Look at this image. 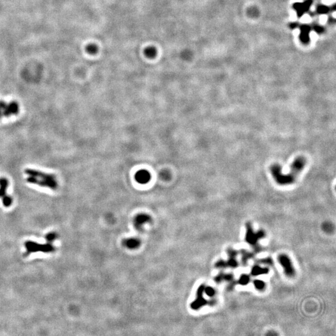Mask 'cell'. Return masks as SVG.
Here are the masks:
<instances>
[{
  "label": "cell",
  "instance_id": "1",
  "mask_svg": "<svg viewBox=\"0 0 336 336\" xmlns=\"http://www.w3.org/2000/svg\"><path fill=\"white\" fill-rule=\"evenodd\" d=\"M306 163V159L299 156L295 159L292 164L289 173L283 174L282 167L278 164L272 165L270 167V171L274 179L278 184L281 185H287L294 183L298 174L304 169Z\"/></svg>",
  "mask_w": 336,
  "mask_h": 336
},
{
  "label": "cell",
  "instance_id": "2",
  "mask_svg": "<svg viewBox=\"0 0 336 336\" xmlns=\"http://www.w3.org/2000/svg\"><path fill=\"white\" fill-rule=\"evenodd\" d=\"M25 247L26 249V252L25 253L26 256L38 251L44 252V253H51L55 251V247L51 243L39 244L32 241H26L25 243Z\"/></svg>",
  "mask_w": 336,
  "mask_h": 336
},
{
  "label": "cell",
  "instance_id": "3",
  "mask_svg": "<svg viewBox=\"0 0 336 336\" xmlns=\"http://www.w3.org/2000/svg\"><path fill=\"white\" fill-rule=\"evenodd\" d=\"M26 181L29 183L38 185L41 187H48L52 190H56L58 187V183L56 179L44 180L34 176H29L26 179Z\"/></svg>",
  "mask_w": 336,
  "mask_h": 336
},
{
  "label": "cell",
  "instance_id": "4",
  "mask_svg": "<svg viewBox=\"0 0 336 336\" xmlns=\"http://www.w3.org/2000/svg\"><path fill=\"white\" fill-rule=\"evenodd\" d=\"M19 110V104L16 101H12L9 103L5 105L2 109L3 116L9 117L11 115H16L18 114Z\"/></svg>",
  "mask_w": 336,
  "mask_h": 336
},
{
  "label": "cell",
  "instance_id": "5",
  "mask_svg": "<svg viewBox=\"0 0 336 336\" xmlns=\"http://www.w3.org/2000/svg\"><path fill=\"white\" fill-rule=\"evenodd\" d=\"M278 261L281 265H282L284 269L286 275L289 276H293L294 275V270L292 265L291 261L285 255H281L278 257Z\"/></svg>",
  "mask_w": 336,
  "mask_h": 336
},
{
  "label": "cell",
  "instance_id": "6",
  "mask_svg": "<svg viewBox=\"0 0 336 336\" xmlns=\"http://www.w3.org/2000/svg\"><path fill=\"white\" fill-rule=\"evenodd\" d=\"M25 173L28 174V176H34L36 177H38L41 179L44 180H52L56 179V177L55 175L52 174H47L41 172L40 171L32 169H26L25 170Z\"/></svg>",
  "mask_w": 336,
  "mask_h": 336
},
{
  "label": "cell",
  "instance_id": "7",
  "mask_svg": "<svg viewBox=\"0 0 336 336\" xmlns=\"http://www.w3.org/2000/svg\"><path fill=\"white\" fill-rule=\"evenodd\" d=\"M264 236V233L263 232H259L257 233H255L252 230L251 226L247 225V232L246 234V241L250 243L251 245L256 244L257 240L261 239Z\"/></svg>",
  "mask_w": 336,
  "mask_h": 336
},
{
  "label": "cell",
  "instance_id": "8",
  "mask_svg": "<svg viewBox=\"0 0 336 336\" xmlns=\"http://www.w3.org/2000/svg\"><path fill=\"white\" fill-rule=\"evenodd\" d=\"M204 290V286H201L198 290V299H197L196 301H195V302H193V304L191 305L192 308L195 309H198L200 307L204 306V304H206L207 303V301L204 299L202 297V293H203V291Z\"/></svg>",
  "mask_w": 336,
  "mask_h": 336
},
{
  "label": "cell",
  "instance_id": "9",
  "mask_svg": "<svg viewBox=\"0 0 336 336\" xmlns=\"http://www.w3.org/2000/svg\"><path fill=\"white\" fill-rule=\"evenodd\" d=\"M150 178V174L146 170L139 171L136 174V176H135V179H136V181L142 184L148 183Z\"/></svg>",
  "mask_w": 336,
  "mask_h": 336
},
{
  "label": "cell",
  "instance_id": "10",
  "mask_svg": "<svg viewBox=\"0 0 336 336\" xmlns=\"http://www.w3.org/2000/svg\"><path fill=\"white\" fill-rule=\"evenodd\" d=\"M144 54L149 59H154L158 54V50L154 46H148L144 49Z\"/></svg>",
  "mask_w": 336,
  "mask_h": 336
},
{
  "label": "cell",
  "instance_id": "11",
  "mask_svg": "<svg viewBox=\"0 0 336 336\" xmlns=\"http://www.w3.org/2000/svg\"><path fill=\"white\" fill-rule=\"evenodd\" d=\"M9 182L7 179L5 177L0 178V198H2L6 195V189L8 187Z\"/></svg>",
  "mask_w": 336,
  "mask_h": 336
},
{
  "label": "cell",
  "instance_id": "12",
  "mask_svg": "<svg viewBox=\"0 0 336 336\" xmlns=\"http://www.w3.org/2000/svg\"><path fill=\"white\" fill-rule=\"evenodd\" d=\"M268 273V269L266 268H261L259 266H255L251 269V275L253 276H257L259 275H263Z\"/></svg>",
  "mask_w": 336,
  "mask_h": 336
},
{
  "label": "cell",
  "instance_id": "13",
  "mask_svg": "<svg viewBox=\"0 0 336 336\" xmlns=\"http://www.w3.org/2000/svg\"><path fill=\"white\" fill-rule=\"evenodd\" d=\"M85 49L87 52L90 55L96 54L98 51V46L95 44H90L87 45L85 47Z\"/></svg>",
  "mask_w": 336,
  "mask_h": 336
},
{
  "label": "cell",
  "instance_id": "14",
  "mask_svg": "<svg viewBox=\"0 0 336 336\" xmlns=\"http://www.w3.org/2000/svg\"><path fill=\"white\" fill-rule=\"evenodd\" d=\"M149 220V217L146 215H144V214H141L138 215V216L136 218V220H135V222H136V226L137 227H139V226H140L141 224H144V222H146V221H148Z\"/></svg>",
  "mask_w": 336,
  "mask_h": 336
},
{
  "label": "cell",
  "instance_id": "15",
  "mask_svg": "<svg viewBox=\"0 0 336 336\" xmlns=\"http://www.w3.org/2000/svg\"><path fill=\"white\" fill-rule=\"evenodd\" d=\"M125 245L128 248H136L139 245V244H140V242H139L138 240L134 239H131L126 240L125 242Z\"/></svg>",
  "mask_w": 336,
  "mask_h": 336
},
{
  "label": "cell",
  "instance_id": "16",
  "mask_svg": "<svg viewBox=\"0 0 336 336\" xmlns=\"http://www.w3.org/2000/svg\"><path fill=\"white\" fill-rule=\"evenodd\" d=\"M13 199L11 198V196L6 195V194L2 198L3 204L6 207H9L11 205L12 203H13Z\"/></svg>",
  "mask_w": 336,
  "mask_h": 336
},
{
  "label": "cell",
  "instance_id": "17",
  "mask_svg": "<svg viewBox=\"0 0 336 336\" xmlns=\"http://www.w3.org/2000/svg\"><path fill=\"white\" fill-rule=\"evenodd\" d=\"M250 282V277L247 275H243L240 276L239 283L242 285H246Z\"/></svg>",
  "mask_w": 336,
  "mask_h": 336
},
{
  "label": "cell",
  "instance_id": "18",
  "mask_svg": "<svg viewBox=\"0 0 336 336\" xmlns=\"http://www.w3.org/2000/svg\"><path fill=\"white\" fill-rule=\"evenodd\" d=\"M254 284H255V288H256L257 289L260 290H261L263 289L265 286V283L263 282V281H261V280H255L254 281Z\"/></svg>",
  "mask_w": 336,
  "mask_h": 336
},
{
  "label": "cell",
  "instance_id": "19",
  "mask_svg": "<svg viewBox=\"0 0 336 336\" xmlns=\"http://www.w3.org/2000/svg\"><path fill=\"white\" fill-rule=\"evenodd\" d=\"M57 235L55 233H49L46 237V239L49 243L52 242V241L56 239Z\"/></svg>",
  "mask_w": 336,
  "mask_h": 336
},
{
  "label": "cell",
  "instance_id": "20",
  "mask_svg": "<svg viewBox=\"0 0 336 336\" xmlns=\"http://www.w3.org/2000/svg\"><path fill=\"white\" fill-rule=\"evenodd\" d=\"M206 293L208 296H212L215 294V290L213 288H212L210 287H207L206 289Z\"/></svg>",
  "mask_w": 336,
  "mask_h": 336
},
{
  "label": "cell",
  "instance_id": "21",
  "mask_svg": "<svg viewBox=\"0 0 336 336\" xmlns=\"http://www.w3.org/2000/svg\"><path fill=\"white\" fill-rule=\"evenodd\" d=\"M3 103V100H0V119L3 117L2 115V105Z\"/></svg>",
  "mask_w": 336,
  "mask_h": 336
},
{
  "label": "cell",
  "instance_id": "22",
  "mask_svg": "<svg viewBox=\"0 0 336 336\" xmlns=\"http://www.w3.org/2000/svg\"><path fill=\"white\" fill-rule=\"evenodd\" d=\"M262 262L264 263H266V264H271V263H272V260H268V259H266V260H265L264 261H263Z\"/></svg>",
  "mask_w": 336,
  "mask_h": 336
}]
</instances>
